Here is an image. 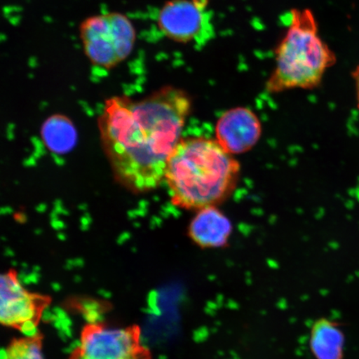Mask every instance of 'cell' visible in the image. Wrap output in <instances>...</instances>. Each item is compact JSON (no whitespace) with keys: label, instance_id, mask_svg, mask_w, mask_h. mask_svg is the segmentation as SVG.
Returning <instances> with one entry per match:
<instances>
[{"label":"cell","instance_id":"6da1fadb","mask_svg":"<svg viewBox=\"0 0 359 359\" xmlns=\"http://www.w3.org/2000/svg\"><path fill=\"white\" fill-rule=\"evenodd\" d=\"M192 107L189 94L165 86L139 101L106 100L100 119L101 143L116 182L133 193L156 189Z\"/></svg>","mask_w":359,"mask_h":359},{"label":"cell","instance_id":"7a4b0ae2","mask_svg":"<svg viewBox=\"0 0 359 359\" xmlns=\"http://www.w3.org/2000/svg\"><path fill=\"white\" fill-rule=\"evenodd\" d=\"M239 163L212 139H181L165 169L173 205L201 210L226 201L237 185Z\"/></svg>","mask_w":359,"mask_h":359},{"label":"cell","instance_id":"3957f363","mask_svg":"<svg viewBox=\"0 0 359 359\" xmlns=\"http://www.w3.org/2000/svg\"><path fill=\"white\" fill-rule=\"evenodd\" d=\"M288 29L278 45L276 67L266 84L269 93L318 88L337 57L318 34L316 16L309 8L290 12Z\"/></svg>","mask_w":359,"mask_h":359},{"label":"cell","instance_id":"277c9868","mask_svg":"<svg viewBox=\"0 0 359 359\" xmlns=\"http://www.w3.org/2000/svg\"><path fill=\"white\" fill-rule=\"evenodd\" d=\"M79 31L88 60L107 70L131 55L137 40L133 22L118 12L90 16L81 22Z\"/></svg>","mask_w":359,"mask_h":359},{"label":"cell","instance_id":"5b68a950","mask_svg":"<svg viewBox=\"0 0 359 359\" xmlns=\"http://www.w3.org/2000/svg\"><path fill=\"white\" fill-rule=\"evenodd\" d=\"M69 359H151V355L142 344L138 326L114 327L91 323L81 332L79 344Z\"/></svg>","mask_w":359,"mask_h":359},{"label":"cell","instance_id":"8992f818","mask_svg":"<svg viewBox=\"0 0 359 359\" xmlns=\"http://www.w3.org/2000/svg\"><path fill=\"white\" fill-rule=\"evenodd\" d=\"M52 303L48 295L33 293L21 284L15 269L0 273V325L25 336L39 333L43 314Z\"/></svg>","mask_w":359,"mask_h":359},{"label":"cell","instance_id":"52a82bcc","mask_svg":"<svg viewBox=\"0 0 359 359\" xmlns=\"http://www.w3.org/2000/svg\"><path fill=\"white\" fill-rule=\"evenodd\" d=\"M219 144L230 154L248 151L262 136V123L247 107H237L224 112L215 128Z\"/></svg>","mask_w":359,"mask_h":359},{"label":"cell","instance_id":"ba28073f","mask_svg":"<svg viewBox=\"0 0 359 359\" xmlns=\"http://www.w3.org/2000/svg\"><path fill=\"white\" fill-rule=\"evenodd\" d=\"M204 11L192 0H169L161 8L157 24L161 32L174 42L188 43L200 34Z\"/></svg>","mask_w":359,"mask_h":359},{"label":"cell","instance_id":"9c48e42d","mask_svg":"<svg viewBox=\"0 0 359 359\" xmlns=\"http://www.w3.org/2000/svg\"><path fill=\"white\" fill-rule=\"evenodd\" d=\"M233 230L232 224L215 206L199 210L193 218L188 236L201 248H221L228 243Z\"/></svg>","mask_w":359,"mask_h":359},{"label":"cell","instance_id":"30bf717a","mask_svg":"<svg viewBox=\"0 0 359 359\" xmlns=\"http://www.w3.org/2000/svg\"><path fill=\"white\" fill-rule=\"evenodd\" d=\"M345 345L346 336L338 321L320 318L313 323L309 348L314 359H344Z\"/></svg>","mask_w":359,"mask_h":359},{"label":"cell","instance_id":"8fae6325","mask_svg":"<svg viewBox=\"0 0 359 359\" xmlns=\"http://www.w3.org/2000/svg\"><path fill=\"white\" fill-rule=\"evenodd\" d=\"M41 137L48 149L60 155L73 150L79 138L73 121L64 114H53L45 120Z\"/></svg>","mask_w":359,"mask_h":359},{"label":"cell","instance_id":"7c38bea8","mask_svg":"<svg viewBox=\"0 0 359 359\" xmlns=\"http://www.w3.org/2000/svg\"><path fill=\"white\" fill-rule=\"evenodd\" d=\"M43 339L40 332L32 336L15 339L2 351L1 359H44Z\"/></svg>","mask_w":359,"mask_h":359},{"label":"cell","instance_id":"4fadbf2b","mask_svg":"<svg viewBox=\"0 0 359 359\" xmlns=\"http://www.w3.org/2000/svg\"><path fill=\"white\" fill-rule=\"evenodd\" d=\"M352 76L354 84H355L357 104L358 109H359V65L355 67V69L353 71Z\"/></svg>","mask_w":359,"mask_h":359},{"label":"cell","instance_id":"5bb4252c","mask_svg":"<svg viewBox=\"0 0 359 359\" xmlns=\"http://www.w3.org/2000/svg\"><path fill=\"white\" fill-rule=\"evenodd\" d=\"M201 10L205 11L208 7L210 0H192Z\"/></svg>","mask_w":359,"mask_h":359}]
</instances>
